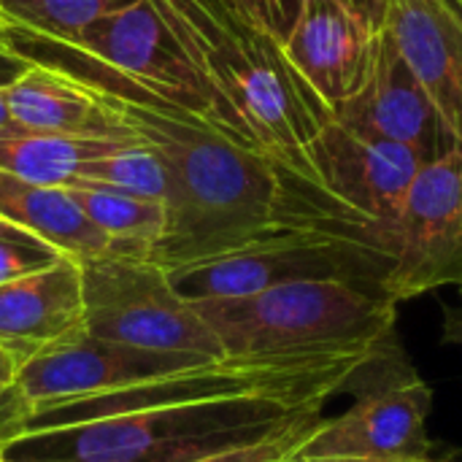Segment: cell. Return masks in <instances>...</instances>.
I'll list each match as a JSON object with an SVG mask.
<instances>
[{
	"mask_svg": "<svg viewBox=\"0 0 462 462\" xmlns=\"http://www.w3.org/2000/svg\"><path fill=\"white\" fill-rule=\"evenodd\" d=\"M5 43L97 89L165 162V230L152 260L165 271L241 252L284 233H328L371 246L365 225L317 181L246 149L208 122L162 100L143 84L89 60L73 46L5 24Z\"/></svg>",
	"mask_w": 462,
	"mask_h": 462,
	"instance_id": "6da1fadb",
	"label": "cell"
},
{
	"mask_svg": "<svg viewBox=\"0 0 462 462\" xmlns=\"http://www.w3.org/2000/svg\"><path fill=\"white\" fill-rule=\"evenodd\" d=\"M152 5L203 79L219 130L311 179L306 149L333 114L292 68L284 43L230 0Z\"/></svg>",
	"mask_w": 462,
	"mask_h": 462,
	"instance_id": "7a4b0ae2",
	"label": "cell"
},
{
	"mask_svg": "<svg viewBox=\"0 0 462 462\" xmlns=\"http://www.w3.org/2000/svg\"><path fill=\"white\" fill-rule=\"evenodd\" d=\"M279 398H227L165 406L84 425L22 433L3 444L5 462H198L260 441L306 411Z\"/></svg>",
	"mask_w": 462,
	"mask_h": 462,
	"instance_id": "3957f363",
	"label": "cell"
},
{
	"mask_svg": "<svg viewBox=\"0 0 462 462\" xmlns=\"http://www.w3.org/2000/svg\"><path fill=\"white\" fill-rule=\"evenodd\" d=\"M225 357L371 355L398 338V303L349 282H292L257 295L189 300Z\"/></svg>",
	"mask_w": 462,
	"mask_h": 462,
	"instance_id": "277c9868",
	"label": "cell"
},
{
	"mask_svg": "<svg viewBox=\"0 0 462 462\" xmlns=\"http://www.w3.org/2000/svg\"><path fill=\"white\" fill-rule=\"evenodd\" d=\"M84 330L157 352L222 360L225 349L206 319L184 300L162 265L146 254H100L81 260Z\"/></svg>",
	"mask_w": 462,
	"mask_h": 462,
	"instance_id": "5b68a950",
	"label": "cell"
},
{
	"mask_svg": "<svg viewBox=\"0 0 462 462\" xmlns=\"http://www.w3.org/2000/svg\"><path fill=\"white\" fill-rule=\"evenodd\" d=\"M393 268L390 254L360 241L328 233H284L241 252L173 268L168 276L184 300H217L325 279L384 292Z\"/></svg>",
	"mask_w": 462,
	"mask_h": 462,
	"instance_id": "8992f818",
	"label": "cell"
},
{
	"mask_svg": "<svg viewBox=\"0 0 462 462\" xmlns=\"http://www.w3.org/2000/svg\"><path fill=\"white\" fill-rule=\"evenodd\" d=\"M349 393L352 406L333 420L325 417L298 455L430 460L433 390L406 360L398 338L360 368Z\"/></svg>",
	"mask_w": 462,
	"mask_h": 462,
	"instance_id": "52a82bcc",
	"label": "cell"
},
{
	"mask_svg": "<svg viewBox=\"0 0 462 462\" xmlns=\"http://www.w3.org/2000/svg\"><path fill=\"white\" fill-rule=\"evenodd\" d=\"M395 268L384 292L411 300L441 287H462V152L425 162L384 236Z\"/></svg>",
	"mask_w": 462,
	"mask_h": 462,
	"instance_id": "ba28073f",
	"label": "cell"
},
{
	"mask_svg": "<svg viewBox=\"0 0 462 462\" xmlns=\"http://www.w3.org/2000/svg\"><path fill=\"white\" fill-rule=\"evenodd\" d=\"M62 43L219 130L217 108L203 79L152 0H135L127 8L106 14Z\"/></svg>",
	"mask_w": 462,
	"mask_h": 462,
	"instance_id": "9c48e42d",
	"label": "cell"
},
{
	"mask_svg": "<svg viewBox=\"0 0 462 462\" xmlns=\"http://www.w3.org/2000/svg\"><path fill=\"white\" fill-rule=\"evenodd\" d=\"M306 160L311 179L365 225L376 249L384 252V236L425 162L409 146L360 135L336 119L309 143Z\"/></svg>",
	"mask_w": 462,
	"mask_h": 462,
	"instance_id": "30bf717a",
	"label": "cell"
},
{
	"mask_svg": "<svg viewBox=\"0 0 462 462\" xmlns=\"http://www.w3.org/2000/svg\"><path fill=\"white\" fill-rule=\"evenodd\" d=\"M208 363H214V357L141 349L79 330L24 360L16 368L14 387L30 411L43 403L103 395Z\"/></svg>",
	"mask_w": 462,
	"mask_h": 462,
	"instance_id": "8fae6325",
	"label": "cell"
},
{
	"mask_svg": "<svg viewBox=\"0 0 462 462\" xmlns=\"http://www.w3.org/2000/svg\"><path fill=\"white\" fill-rule=\"evenodd\" d=\"M333 119L360 135L409 146L422 162L460 152L430 95L398 51L390 30L382 32V49L368 84L355 97L336 106Z\"/></svg>",
	"mask_w": 462,
	"mask_h": 462,
	"instance_id": "7c38bea8",
	"label": "cell"
},
{
	"mask_svg": "<svg viewBox=\"0 0 462 462\" xmlns=\"http://www.w3.org/2000/svg\"><path fill=\"white\" fill-rule=\"evenodd\" d=\"M384 30H374L341 0H303L284 54L333 114L368 84Z\"/></svg>",
	"mask_w": 462,
	"mask_h": 462,
	"instance_id": "4fadbf2b",
	"label": "cell"
},
{
	"mask_svg": "<svg viewBox=\"0 0 462 462\" xmlns=\"http://www.w3.org/2000/svg\"><path fill=\"white\" fill-rule=\"evenodd\" d=\"M79 330H84V292L76 257L0 284V349L16 368Z\"/></svg>",
	"mask_w": 462,
	"mask_h": 462,
	"instance_id": "5bb4252c",
	"label": "cell"
},
{
	"mask_svg": "<svg viewBox=\"0 0 462 462\" xmlns=\"http://www.w3.org/2000/svg\"><path fill=\"white\" fill-rule=\"evenodd\" d=\"M387 30L462 152V24L441 0H393Z\"/></svg>",
	"mask_w": 462,
	"mask_h": 462,
	"instance_id": "9a60e30c",
	"label": "cell"
},
{
	"mask_svg": "<svg viewBox=\"0 0 462 462\" xmlns=\"http://www.w3.org/2000/svg\"><path fill=\"white\" fill-rule=\"evenodd\" d=\"M11 119L27 133L60 135H125L133 133L116 108L89 84L65 70L32 62L5 87Z\"/></svg>",
	"mask_w": 462,
	"mask_h": 462,
	"instance_id": "2e32d148",
	"label": "cell"
},
{
	"mask_svg": "<svg viewBox=\"0 0 462 462\" xmlns=\"http://www.w3.org/2000/svg\"><path fill=\"white\" fill-rule=\"evenodd\" d=\"M0 217L32 230L79 263L116 252L111 238L87 219L65 187L32 184L0 171Z\"/></svg>",
	"mask_w": 462,
	"mask_h": 462,
	"instance_id": "e0dca14e",
	"label": "cell"
},
{
	"mask_svg": "<svg viewBox=\"0 0 462 462\" xmlns=\"http://www.w3.org/2000/svg\"><path fill=\"white\" fill-rule=\"evenodd\" d=\"M138 133L125 135H60V133H0V171L46 187H68L84 176V168L133 141Z\"/></svg>",
	"mask_w": 462,
	"mask_h": 462,
	"instance_id": "ac0fdd59",
	"label": "cell"
},
{
	"mask_svg": "<svg viewBox=\"0 0 462 462\" xmlns=\"http://www.w3.org/2000/svg\"><path fill=\"white\" fill-rule=\"evenodd\" d=\"M87 219L111 238L114 254H152L165 230V203L149 200L119 187L76 179L65 187Z\"/></svg>",
	"mask_w": 462,
	"mask_h": 462,
	"instance_id": "d6986e66",
	"label": "cell"
},
{
	"mask_svg": "<svg viewBox=\"0 0 462 462\" xmlns=\"http://www.w3.org/2000/svg\"><path fill=\"white\" fill-rule=\"evenodd\" d=\"M133 3L135 0H0V19L54 41H70L100 16Z\"/></svg>",
	"mask_w": 462,
	"mask_h": 462,
	"instance_id": "ffe728a7",
	"label": "cell"
},
{
	"mask_svg": "<svg viewBox=\"0 0 462 462\" xmlns=\"http://www.w3.org/2000/svg\"><path fill=\"white\" fill-rule=\"evenodd\" d=\"M81 179L103 181V184L119 187L125 192H133V195H141L149 200H160V203H165L168 187H171L165 162L143 138L89 162L84 168Z\"/></svg>",
	"mask_w": 462,
	"mask_h": 462,
	"instance_id": "44dd1931",
	"label": "cell"
},
{
	"mask_svg": "<svg viewBox=\"0 0 462 462\" xmlns=\"http://www.w3.org/2000/svg\"><path fill=\"white\" fill-rule=\"evenodd\" d=\"M62 257L68 254L46 238L0 217V284L46 271L57 265Z\"/></svg>",
	"mask_w": 462,
	"mask_h": 462,
	"instance_id": "7402d4cb",
	"label": "cell"
},
{
	"mask_svg": "<svg viewBox=\"0 0 462 462\" xmlns=\"http://www.w3.org/2000/svg\"><path fill=\"white\" fill-rule=\"evenodd\" d=\"M322 411L325 409L306 411L292 425H287V428H282V430H276L260 441L233 447L227 452H219V455H211V457L198 462H290L303 449V444L314 436V430L325 422Z\"/></svg>",
	"mask_w": 462,
	"mask_h": 462,
	"instance_id": "603a6c76",
	"label": "cell"
},
{
	"mask_svg": "<svg viewBox=\"0 0 462 462\" xmlns=\"http://www.w3.org/2000/svg\"><path fill=\"white\" fill-rule=\"evenodd\" d=\"M24 417H27V403L16 393L14 382L0 379V447L19 436Z\"/></svg>",
	"mask_w": 462,
	"mask_h": 462,
	"instance_id": "cb8c5ba5",
	"label": "cell"
},
{
	"mask_svg": "<svg viewBox=\"0 0 462 462\" xmlns=\"http://www.w3.org/2000/svg\"><path fill=\"white\" fill-rule=\"evenodd\" d=\"M349 11H355L360 19H365L374 30H384L390 11H393V0H341Z\"/></svg>",
	"mask_w": 462,
	"mask_h": 462,
	"instance_id": "d4e9b609",
	"label": "cell"
},
{
	"mask_svg": "<svg viewBox=\"0 0 462 462\" xmlns=\"http://www.w3.org/2000/svg\"><path fill=\"white\" fill-rule=\"evenodd\" d=\"M32 62L27 57H22L19 51H14L5 41H0V89L8 87L11 81H16Z\"/></svg>",
	"mask_w": 462,
	"mask_h": 462,
	"instance_id": "484cf974",
	"label": "cell"
},
{
	"mask_svg": "<svg viewBox=\"0 0 462 462\" xmlns=\"http://www.w3.org/2000/svg\"><path fill=\"white\" fill-rule=\"evenodd\" d=\"M444 344L462 349V303L460 306H444Z\"/></svg>",
	"mask_w": 462,
	"mask_h": 462,
	"instance_id": "4316f807",
	"label": "cell"
},
{
	"mask_svg": "<svg viewBox=\"0 0 462 462\" xmlns=\"http://www.w3.org/2000/svg\"><path fill=\"white\" fill-rule=\"evenodd\" d=\"M236 8H241L246 16H252L257 24L268 27L273 32V22H271V3L268 0H230Z\"/></svg>",
	"mask_w": 462,
	"mask_h": 462,
	"instance_id": "83f0119b",
	"label": "cell"
},
{
	"mask_svg": "<svg viewBox=\"0 0 462 462\" xmlns=\"http://www.w3.org/2000/svg\"><path fill=\"white\" fill-rule=\"evenodd\" d=\"M290 462H441V460H382V457H303L295 455Z\"/></svg>",
	"mask_w": 462,
	"mask_h": 462,
	"instance_id": "f1b7e54d",
	"label": "cell"
},
{
	"mask_svg": "<svg viewBox=\"0 0 462 462\" xmlns=\"http://www.w3.org/2000/svg\"><path fill=\"white\" fill-rule=\"evenodd\" d=\"M8 130H16L14 119H11V111H8V103H5V87L0 89V133H8Z\"/></svg>",
	"mask_w": 462,
	"mask_h": 462,
	"instance_id": "f546056e",
	"label": "cell"
},
{
	"mask_svg": "<svg viewBox=\"0 0 462 462\" xmlns=\"http://www.w3.org/2000/svg\"><path fill=\"white\" fill-rule=\"evenodd\" d=\"M14 376H16V363L0 349V379L3 382H14Z\"/></svg>",
	"mask_w": 462,
	"mask_h": 462,
	"instance_id": "4dcf8cb0",
	"label": "cell"
},
{
	"mask_svg": "<svg viewBox=\"0 0 462 462\" xmlns=\"http://www.w3.org/2000/svg\"><path fill=\"white\" fill-rule=\"evenodd\" d=\"M441 3H444V8L462 24V0H441Z\"/></svg>",
	"mask_w": 462,
	"mask_h": 462,
	"instance_id": "1f68e13d",
	"label": "cell"
},
{
	"mask_svg": "<svg viewBox=\"0 0 462 462\" xmlns=\"http://www.w3.org/2000/svg\"><path fill=\"white\" fill-rule=\"evenodd\" d=\"M0 41H5V22L0 19Z\"/></svg>",
	"mask_w": 462,
	"mask_h": 462,
	"instance_id": "d6a6232c",
	"label": "cell"
},
{
	"mask_svg": "<svg viewBox=\"0 0 462 462\" xmlns=\"http://www.w3.org/2000/svg\"><path fill=\"white\" fill-rule=\"evenodd\" d=\"M0 462H5V457H3V447H0Z\"/></svg>",
	"mask_w": 462,
	"mask_h": 462,
	"instance_id": "836d02e7",
	"label": "cell"
},
{
	"mask_svg": "<svg viewBox=\"0 0 462 462\" xmlns=\"http://www.w3.org/2000/svg\"><path fill=\"white\" fill-rule=\"evenodd\" d=\"M457 290H460V298H462V287H457Z\"/></svg>",
	"mask_w": 462,
	"mask_h": 462,
	"instance_id": "e575fe53",
	"label": "cell"
}]
</instances>
